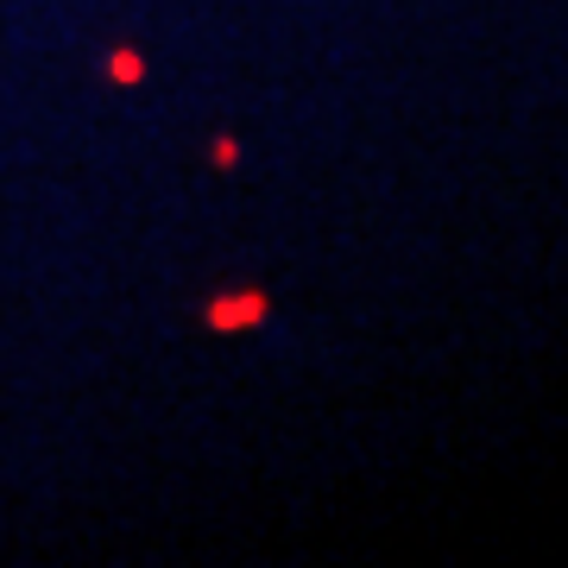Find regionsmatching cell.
<instances>
[{
    "label": "cell",
    "mask_w": 568,
    "mask_h": 568,
    "mask_svg": "<svg viewBox=\"0 0 568 568\" xmlns=\"http://www.w3.org/2000/svg\"><path fill=\"white\" fill-rule=\"evenodd\" d=\"M265 316V297H253V291H246V297H234V304H209V323L215 328H227V323H260Z\"/></svg>",
    "instance_id": "cell-1"
},
{
    "label": "cell",
    "mask_w": 568,
    "mask_h": 568,
    "mask_svg": "<svg viewBox=\"0 0 568 568\" xmlns=\"http://www.w3.org/2000/svg\"><path fill=\"white\" fill-rule=\"evenodd\" d=\"M108 77H114V82H133V77H140V58H133V51H114V58H108Z\"/></svg>",
    "instance_id": "cell-2"
}]
</instances>
